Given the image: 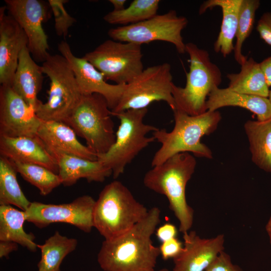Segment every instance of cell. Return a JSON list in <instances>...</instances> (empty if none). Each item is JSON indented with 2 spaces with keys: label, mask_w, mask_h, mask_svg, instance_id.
Segmentation results:
<instances>
[{
  "label": "cell",
  "mask_w": 271,
  "mask_h": 271,
  "mask_svg": "<svg viewBox=\"0 0 271 271\" xmlns=\"http://www.w3.org/2000/svg\"><path fill=\"white\" fill-rule=\"evenodd\" d=\"M8 14L25 32L28 48L34 59L43 63L50 55L43 23L49 18L46 3L40 0H5Z\"/></svg>",
  "instance_id": "cell-13"
},
{
  "label": "cell",
  "mask_w": 271,
  "mask_h": 271,
  "mask_svg": "<svg viewBox=\"0 0 271 271\" xmlns=\"http://www.w3.org/2000/svg\"><path fill=\"white\" fill-rule=\"evenodd\" d=\"M156 232L158 239L163 242L175 238L177 234V229L173 224L167 223L158 228Z\"/></svg>",
  "instance_id": "cell-36"
},
{
  "label": "cell",
  "mask_w": 271,
  "mask_h": 271,
  "mask_svg": "<svg viewBox=\"0 0 271 271\" xmlns=\"http://www.w3.org/2000/svg\"><path fill=\"white\" fill-rule=\"evenodd\" d=\"M240 66L239 72L227 74V88L238 93L268 97L270 90L260 63L249 58Z\"/></svg>",
  "instance_id": "cell-25"
},
{
  "label": "cell",
  "mask_w": 271,
  "mask_h": 271,
  "mask_svg": "<svg viewBox=\"0 0 271 271\" xmlns=\"http://www.w3.org/2000/svg\"><path fill=\"white\" fill-rule=\"evenodd\" d=\"M242 0H208L200 6L202 15L215 7L221 9L222 20L220 30L214 44L215 52L226 57L234 50L233 40L236 34L239 10Z\"/></svg>",
  "instance_id": "cell-23"
},
{
  "label": "cell",
  "mask_w": 271,
  "mask_h": 271,
  "mask_svg": "<svg viewBox=\"0 0 271 271\" xmlns=\"http://www.w3.org/2000/svg\"><path fill=\"white\" fill-rule=\"evenodd\" d=\"M14 163L18 173L26 181L37 188L43 196L49 194L62 184L58 174L43 166L34 164Z\"/></svg>",
  "instance_id": "cell-30"
},
{
  "label": "cell",
  "mask_w": 271,
  "mask_h": 271,
  "mask_svg": "<svg viewBox=\"0 0 271 271\" xmlns=\"http://www.w3.org/2000/svg\"><path fill=\"white\" fill-rule=\"evenodd\" d=\"M188 23L186 17L178 16L176 11L172 10L137 24L111 28L108 35L115 41L140 45L155 41L169 42L179 54H183L186 53V44L182 32Z\"/></svg>",
  "instance_id": "cell-11"
},
{
  "label": "cell",
  "mask_w": 271,
  "mask_h": 271,
  "mask_svg": "<svg viewBox=\"0 0 271 271\" xmlns=\"http://www.w3.org/2000/svg\"><path fill=\"white\" fill-rule=\"evenodd\" d=\"M227 106L246 109L255 114L259 121L271 118V104L268 97L238 93L227 87L214 88L207 98V110L216 111Z\"/></svg>",
  "instance_id": "cell-22"
},
{
  "label": "cell",
  "mask_w": 271,
  "mask_h": 271,
  "mask_svg": "<svg viewBox=\"0 0 271 271\" xmlns=\"http://www.w3.org/2000/svg\"><path fill=\"white\" fill-rule=\"evenodd\" d=\"M148 111V108L128 109L113 115L120 121L115 141L107 152L97 156V160L112 171L114 179L122 174L126 165L155 140L153 136L147 137L158 129L144 122Z\"/></svg>",
  "instance_id": "cell-7"
},
{
  "label": "cell",
  "mask_w": 271,
  "mask_h": 271,
  "mask_svg": "<svg viewBox=\"0 0 271 271\" xmlns=\"http://www.w3.org/2000/svg\"><path fill=\"white\" fill-rule=\"evenodd\" d=\"M0 154L14 163L34 164L58 173L55 158L37 137L0 136Z\"/></svg>",
  "instance_id": "cell-19"
},
{
  "label": "cell",
  "mask_w": 271,
  "mask_h": 271,
  "mask_svg": "<svg viewBox=\"0 0 271 271\" xmlns=\"http://www.w3.org/2000/svg\"><path fill=\"white\" fill-rule=\"evenodd\" d=\"M149 210L120 181L106 185L95 201L93 226L105 240L117 237L143 219Z\"/></svg>",
  "instance_id": "cell-4"
},
{
  "label": "cell",
  "mask_w": 271,
  "mask_h": 271,
  "mask_svg": "<svg viewBox=\"0 0 271 271\" xmlns=\"http://www.w3.org/2000/svg\"><path fill=\"white\" fill-rule=\"evenodd\" d=\"M109 2L112 5L114 11H120L125 8L126 0H109Z\"/></svg>",
  "instance_id": "cell-39"
},
{
  "label": "cell",
  "mask_w": 271,
  "mask_h": 271,
  "mask_svg": "<svg viewBox=\"0 0 271 271\" xmlns=\"http://www.w3.org/2000/svg\"><path fill=\"white\" fill-rule=\"evenodd\" d=\"M184 245L173 259V271H205L224 249L223 234L210 238L200 237L195 231L183 234Z\"/></svg>",
  "instance_id": "cell-16"
},
{
  "label": "cell",
  "mask_w": 271,
  "mask_h": 271,
  "mask_svg": "<svg viewBox=\"0 0 271 271\" xmlns=\"http://www.w3.org/2000/svg\"><path fill=\"white\" fill-rule=\"evenodd\" d=\"M158 271H170V270H169L167 269L164 268V269H160V270H158Z\"/></svg>",
  "instance_id": "cell-42"
},
{
  "label": "cell",
  "mask_w": 271,
  "mask_h": 271,
  "mask_svg": "<svg viewBox=\"0 0 271 271\" xmlns=\"http://www.w3.org/2000/svg\"><path fill=\"white\" fill-rule=\"evenodd\" d=\"M6 6L0 9V83L11 86L20 54L28 46L27 36L20 25L9 14Z\"/></svg>",
  "instance_id": "cell-17"
},
{
  "label": "cell",
  "mask_w": 271,
  "mask_h": 271,
  "mask_svg": "<svg viewBox=\"0 0 271 271\" xmlns=\"http://www.w3.org/2000/svg\"><path fill=\"white\" fill-rule=\"evenodd\" d=\"M25 221V211L11 205H0V241L14 242L35 252L38 244L35 242L34 235L24 230Z\"/></svg>",
  "instance_id": "cell-26"
},
{
  "label": "cell",
  "mask_w": 271,
  "mask_h": 271,
  "mask_svg": "<svg viewBox=\"0 0 271 271\" xmlns=\"http://www.w3.org/2000/svg\"><path fill=\"white\" fill-rule=\"evenodd\" d=\"M268 86H271V56L259 63Z\"/></svg>",
  "instance_id": "cell-38"
},
{
  "label": "cell",
  "mask_w": 271,
  "mask_h": 271,
  "mask_svg": "<svg viewBox=\"0 0 271 271\" xmlns=\"http://www.w3.org/2000/svg\"><path fill=\"white\" fill-rule=\"evenodd\" d=\"M44 74L50 80L48 98L36 112L42 121L63 122L78 104L82 94L67 60L61 54L51 55L42 63Z\"/></svg>",
  "instance_id": "cell-8"
},
{
  "label": "cell",
  "mask_w": 271,
  "mask_h": 271,
  "mask_svg": "<svg viewBox=\"0 0 271 271\" xmlns=\"http://www.w3.org/2000/svg\"><path fill=\"white\" fill-rule=\"evenodd\" d=\"M159 0H134L120 11H112L103 20L112 25L126 26L137 24L156 16L159 8Z\"/></svg>",
  "instance_id": "cell-29"
},
{
  "label": "cell",
  "mask_w": 271,
  "mask_h": 271,
  "mask_svg": "<svg viewBox=\"0 0 271 271\" xmlns=\"http://www.w3.org/2000/svg\"><path fill=\"white\" fill-rule=\"evenodd\" d=\"M15 163L0 156V205H13L26 211L31 202L26 198L17 179Z\"/></svg>",
  "instance_id": "cell-28"
},
{
  "label": "cell",
  "mask_w": 271,
  "mask_h": 271,
  "mask_svg": "<svg viewBox=\"0 0 271 271\" xmlns=\"http://www.w3.org/2000/svg\"><path fill=\"white\" fill-rule=\"evenodd\" d=\"M256 30L260 38L271 46V12L263 14L257 22Z\"/></svg>",
  "instance_id": "cell-35"
},
{
  "label": "cell",
  "mask_w": 271,
  "mask_h": 271,
  "mask_svg": "<svg viewBox=\"0 0 271 271\" xmlns=\"http://www.w3.org/2000/svg\"><path fill=\"white\" fill-rule=\"evenodd\" d=\"M171 65L164 63L144 69L126 84L122 97L111 115L128 109L146 108L155 101L166 102L174 111L175 104L172 93L173 76Z\"/></svg>",
  "instance_id": "cell-9"
},
{
  "label": "cell",
  "mask_w": 271,
  "mask_h": 271,
  "mask_svg": "<svg viewBox=\"0 0 271 271\" xmlns=\"http://www.w3.org/2000/svg\"><path fill=\"white\" fill-rule=\"evenodd\" d=\"M43 72L32 58L28 46L22 50L11 88L35 110L42 103L37 97L43 81Z\"/></svg>",
  "instance_id": "cell-20"
},
{
  "label": "cell",
  "mask_w": 271,
  "mask_h": 271,
  "mask_svg": "<svg viewBox=\"0 0 271 271\" xmlns=\"http://www.w3.org/2000/svg\"><path fill=\"white\" fill-rule=\"evenodd\" d=\"M56 160L58 175L65 186H72L81 178L88 182H102L112 175V171L98 160L93 161L66 154L59 155Z\"/></svg>",
  "instance_id": "cell-21"
},
{
  "label": "cell",
  "mask_w": 271,
  "mask_h": 271,
  "mask_svg": "<svg viewBox=\"0 0 271 271\" xmlns=\"http://www.w3.org/2000/svg\"><path fill=\"white\" fill-rule=\"evenodd\" d=\"M58 49L70 64L82 95L100 94L106 99L110 109H114L122 97L126 84L106 82L102 74L91 63L83 57L80 58L74 55L66 41H61Z\"/></svg>",
  "instance_id": "cell-15"
},
{
  "label": "cell",
  "mask_w": 271,
  "mask_h": 271,
  "mask_svg": "<svg viewBox=\"0 0 271 271\" xmlns=\"http://www.w3.org/2000/svg\"><path fill=\"white\" fill-rule=\"evenodd\" d=\"M205 271H242L234 264L230 255L224 251H222Z\"/></svg>",
  "instance_id": "cell-33"
},
{
  "label": "cell",
  "mask_w": 271,
  "mask_h": 271,
  "mask_svg": "<svg viewBox=\"0 0 271 271\" xmlns=\"http://www.w3.org/2000/svg\"><path fill=\"white\" fill-rule=\"evenodd\" d=\"M175 124L171 131L158 129L153 132L161 146L155 154L152 167L159 165L171 157L181 153H192L194 156L211 159V150L201 142V138L215 131L221 119L219 111H209L198 115L173 111Z\"/></svg>",
  "instance_id": "cell-2"
},
{
  "label": "cell",
  "mask_w": 271,
  "mask_h": 271,
  "mask_svg": "<svg viewBox=\"0 0 271 271\" xmlns=\"http://www.w3.org/2000/svg\"><path fill=\"white\" fill-rule=\"evenodd\" d=\"M265 230L268 235L269 242L271 245V215L270 216L265 225Z\"/></svg>",
  "instance_id": "cell-40"
},
{
  "label": "cell",
  "mask_w": 271,
  "mask_h": 271,
  "mask_svg": "<svg viewBox=\"0 0 271 271\" xmlns=\"http://www.w3.org/2000/svg\"><path fill=\"white\" fill-rule=\"evenodd\" d=\"M18 249V244L9 241H0V257H8L12 252Z\"/></svg>",
  "instance_id": "cell-37"
},
{
  "label": "cell",
  "mask_w": 271,
  "mask_h": 271,
  "mask_svg": "<svg viewBox=\"0 0 271 271\" xmlns=\"http://www.w3.org/2000/svg\"><path fill=\"white\" fill-rule=\"evenodd\" d=\"M111 115L103 96L96 93L82 95L74 110L63 122L83 138L86 146L98 156L107 152L115 141Z\"/></svg>",
  "instance_id": "cell-6"
},
{
  "label": "cell",
  "mask_w": 271,
  "mask_h": 271,
  "mask_svg": "<svg viewBox=\"0 0 271 271\" xmlns=\"http://www.w3.org/2000/svg\"><path fill=\"white\" fill-rule=\"evenodd\" d=\"M95 201L89 195H83L68 203L53 204L32 202L25 211L26 221L39 228L53 223H66L89 233L94 227L93 217Z\"/></svg>",
  "instance_id": "cell-12"
},
{
  "label": "cell",
  "mask_w": 271,
  "mask_h": 271,
  "mask_svg": "<svg viewBox=\"0 0 271 271\" xmlns=\"http://www.w3.org/2000/svg\"><path fill=\"white\" fill-rule=\"evenodd\" d=\"M183 246L182 243L176 237L163 242L159 249L163 259H174L181 252Z\"/></svg>",
  "instance_id": "cell-34"
},
{
  "label": "cell",
  "mask_w": 271,
  "mask_h": 271,
  "mask_svg": "<svg viewBox=\"0 0 271 271\" xmlns=\"http://www.w3.org/2000/svg\"><path fill=\"white\" fill-rule=\"evenodd\" d=\"M186 52L190 62L186 85L182 87L173 83L172 93L175 110L198 115L207 111V98L213 89L221 84L222 74L219 68L211 62L206 50L189 42L186 44Z\"/></svg>",
  "instance_id": "cell-5"
},
{
  "label": "cell",
  "mask_w": 271,
  "mask_h": 271,
  "mask_svg": "<svg viewBox=\"0 0 271 271\" xmlns=\"http://www.w3.org/2000/svg\"><path fill=\"white\" fill-rule=\"evenodd\" d=\"M77 243L76 239L56 231L44 244L38 245L41 252V259L38 263V271H61L60 266L63 260L76 249Z\"/></svg>",
  "instance_id": "cell-27"
},
{
  "label": "cell",
  "mask_w": 271,
  "mask_h": 271,
  "mask_svg": "<svg viewBox=\"0 0 271 271\" xmlns=\"http://www.w3.org/2000/svg\"><path fill=\"white\" fill-rule=\"evenodd\" d=\"M244 128L252 162L271 173V118L264 121L248 120Z\"/></svg>",
  "instance_id": "cell-24"
},
{
  "label": "cell",
  "mask_w": 271,
  "mask_h": 271,
  "mask_svg": "<svg viewBox=\"0 0 271 271\" xmlns=\"http://www.w3.org/2000/svg\"><path fill=\"white\" fill-rule=\"evenodd\" d=\"M37 137L55 159L59 155L66 154L97 160V156L82 144L73 129L64 122L42 121Z\"/></svg>",
  "instance_id": "cell-18"
},
{
  "label": "cell",
  "mask_w": 271,
  "mask_h": 271,
  "mask_svg": "<svg viewBox=\"0 0 271 271\" xmlns=\"http://www.w3.org/2000/svg\"><path fill=\"white\" fill-rule=\"evenodd\" d=\"M259 6L260 1L258 0L242 1L233 50L235 60L240 65L247 59V57L242 53V47L252 31L255 13Z\"/></svg>",
  "instance_id": "cell-31"
},
{
  "label": "cell",
  "mask_w": 271,
  "mask_h": 271,
  "mask_svg": "<svg viewBox=\"0 0 271 271\" xmlns=\"http://www.w3.org/2000/svg\"><path fill=\"white\" fill-rule=\"evenodd\" d=\"M83 57L117 84L129 83L144 69L141 45L132 43L107 40Z\"/></svg>",
  "instance_id": "cell-10"
},
{
  "label": "cell",
  "mask_w": 271,
  "mask_h": 271,
  "mask_svg": "<svg viewBox=\"0 0 271 271\" xmlns=\"http://www.w3.org/2000/svg\"><path fill=\"white\" fill-rule=\"evenodd\" d=\"M196 164L194 156L188 152L179 153L153 167L143 179L147 188L168 198L183 234L188 232L193 223L194 210L187 202L186 187Z\"/></svg>",
  "instance_id": "cell-3"
},
{
  "label": "cell",
  "mask_w": 271,
  "mask_h": 271,
  "mask_svg": "<svg viewBox=\"0 0 271 271\" xmlns=\"http://www.w3.org/2000/svg\"><path fill=\"white\" fill-rule=\"evenodd\" d=\"M67 0H49L48 4L54 17V28L57 35L65 38L69 29L76 22L64 7Z\"/></svg>",
  "instance_id": "cell-32"
},
{
  "label": "cell",
  "mask_w": 271,
  "mask_h": 271,
  "mask_svg": "<svg viewBox=\"0 0 271 271\" xmlns=\"http://www.w3.org/2000/svg\"><path fill=\"white\" fill-rule=\"evenodd\" d=\"M42 120L10 86L0 87V136L36 137Z\"/></svg>",
  "instance_id": "cell-14"
},
{
  "label": "cell",
  "mask_w": 271,
  "mask_h": 271,
  "mask_svg": "<svg viewBox=\"0 0 271 271\" xmlns=\"http://www.w3.org/2000/svg\"><path fill=\"white\" fill-rule=\"evenodd\" d=\"M268 98L271 104V90L269 91V95L268 97Z\"/></svg>",
  "instance_id": "cell-41"
},
{
  "label": "cell",
  "mask_w": 271,
  "mask_h": 271,
  "mask_svg": "<svg viewBox=\"0 0 271 271\" xmlns=\"http://www.w3.org/2000/svg\"><path fill=\"white\" fill-rule=\"evenodd\" d=\"M158 207L149 210L146 216L129 230L114 238L104 240L97 255L104 271H155L159 247L151 237L160 222Z\"/></svg>",
  "instance_id": "cell-1"
}]
</instances>
